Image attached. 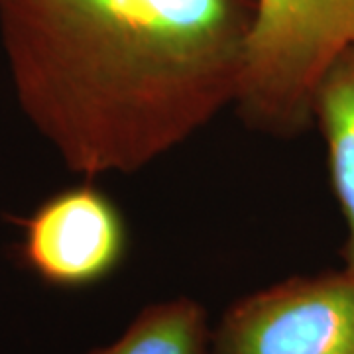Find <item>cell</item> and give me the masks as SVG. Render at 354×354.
Wrapping results in <instances>:
<instances>
[{
	"label": "cell",
	"instance_id": "cell-1",
	"mask_svg": "<svg viewBox=\"0 0 354 354\" xmlns=\"http://www.w3.org/2000/svg\"><path fill=\"white\" fill-rule=\"evenodd\" d=\"M256 0H0L28 120L85 177L134 174L241 91Z\"/></svg>",
	"mask_w": 354,
	"mask_h": 354
},
{
	"label": "cell",
	"instance_id": "cell-2",
	"mask_svg": "<svg viewBox=\"0 0 354 354\" xmlns=\"http://www.w3.org/2000/svg\"><path fill=\"white\" fill-rule=\"evenodd\" d=\"M354 46V0H256L236 106L248 127L291 138L313 124L321 79Z\"/></svg>",
	"mask_w": 354,
	"mask_h": 354
},
{
	"label": "cell",
	"instance_id": "cell-3",
	"mask_svg": "<svg viewBox=\"0 0 354 354\" xmlns=\"http://www.w3.org/2000/svg\"><path fill=\"white\" fill-rule=\"evenodd\" d=\"M213 354H354V272L291 278L242 297L213 329Z\"/></svg>",
	"mask_w": 354,
	"mask_h": 354
},
{
	"label": "cell",
	"instance_id": "cell-4",
	"mask_svg": "<svg viewBox=\"0 0 354 354\" xmlns=\"http://www.w3.org/2000/svg\"><path fill=\"white\" fill-rule=\"evenodd\" d=\"M120 211L93 185L59 191L24 223V258L39 278L62 288L91 286L127 254Z\"/></svg>",
	"mask_w": 354,
	"mask_h": 354
},
{
	"label": "cell",
	"instance_id": "cell-5",
	"mask_svg": "<svg viewBox=\"0 0 354 354\" xmlns=\"http://www.w3.org/2000/svg\"><path fill=\"white\" fill-rule=\"evenodd\" d=\"M313 124L325 142L330 185L346 228L344 268L354 272V46L321 79L313 99Z\"/></svg>",
	"mask_w": 354,
	"mask_h": 354
},
{
	"label": "cell",
	"instance_id": "cell-6",
	"mask_svg": "<svg viewBox=\"0 0 354 354\" xmlns=\"http://www.w3.org/2000/svg\"><path fill=\"white\" fill-rule=\"evenodd\" d=\"M87 354H213V329L201 304L174 297L144 307L116 341Z\"/></svg>",
	"mask_w": 354,
	"mask_h": 354
}]
</instances>
